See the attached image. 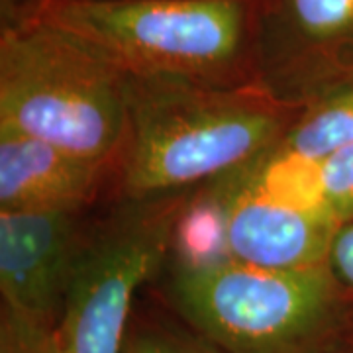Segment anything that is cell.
Segmentation results:
<instances>
[{
	"label": "cell",
	"mask_w": 353,
	"mask_h": 353,
	"mask_svg": "<svg viewBox=\"0 0 353 353\" xmlns=\"http://www.w3.org/2000/svg\"><path fill=\"white\" fill-rule=\"evenodd\" d=\"M253 63L257 87L290 108L353 85V0H267Z\"/></svg>",
	"instance_id": "7"
},
{
	"label": "cell",
	"mask_w": 353,
	"mask_h": 353,
	"mask_svg": "<svg viewBox=\"0 0 353 353\" xmlns=\"http://www.w3.org/2000/svg\"><path fill=\"white\" fill-rule=\"evenodd\" d=\"M130 77L36 16L0 36V128L92 163L124 150Z\"/></svg>",
	"instance_id": "4"
},
{
	"label": "cell",
	"mask_w": 353,
	"mask_h": 353,
	"mask_svg": "<svg viewBox=\"0 0 353 353\" xmlns=\"http://www.w3.org/2000/svg\"><path fill=\"white\" fill-rule=\"evenodd\" d=\"M81 248L75 212H0L2 310L53 328Z\"/></svg>",
	"instance_id": "8"
},
{
	"label": "cell",
	"mask_w": 353,
	"mask_h": 353,
	"mask_svg": "<svg viewBox=\"0 0 353 353\" xmlns=\"http://www.w3.org/2000/svg\"><path fill=\"white\" fill-rule=\"evenodd\" d=\"M181 212L175 194L130 201L83 243L53 328L2 312L0 353H124L134 299L163 261Z\"/></svg>",
	"instance_id": "5"
},
{
	"label": "cell",
	"mask_w": 353,
	"mask_h": 353,
	"mask_svg": "<svg viewBox=\"0 0 353 353\" xmlns=\"http://www.w3.org/2000/svg\"><path fill=\"white\" fill-rule=\"evenodd\" d=\"M34 16L128 77L230 87L255 59L250 0H46Z\"/></svg>",
	"instance_id": "2"
},
{
	"label": "cell",
	"mask_w": 353,
	"mask_h": 353,
	"mask_svg": "<svg viewBox=\"0 0 353 353\" xmlns=\"http://www.w3.org/2000/svg\"><path fill=\"white\" fill-rule=\"evenodd\" d=\"M290 110L261 87L130 77L126 196L152 201L240 171L277 145Z\"/></svg>",
	"instance_id": "1"
},
{
	"label": "cell",
	"mask_w": 353,
	"mask_h": 353,
	"mask_svg": "<svg viewBox=\"0 0 353 353\" xmlns=\"http://www.w3.org/2000/svg\"><path fill=\"white\" fill-rule=\"evenodd\" d=\"M106 167L0 128V212H77Z\"/></svg>",
	"instance_id": "9"
},
{
	"label": "cell",
	"mask_w": 353,
	"mask_h": 353,
	"mask_svg": "<svg viewBox=\"0 0 353 353\" xmlns=\"http://www.w3.org/2000/svg\"><path fill=\"white\" fill-rule=\"evenodd\" d=\"M124 353H226L192 330L153 324L128 336Z\"/></svg>",
	"instance_id": "12"
},
{
	"label": "cell",
	"mask_w": 353,
	"mask_h": 353,
	"mask_svg": "<svg viewBox=\"0 0 353 353\" xmlns=\"http://www.w3.org/2000/svg\"><path fill=\"white\" fill-rule=\"evenodd\" d=\"M328 265L345 294L353 296V222L338 232L330 252Z\"/></svg>",
	"instance_id": "13"
},
{
	"label": "cell",
	"mask_w": 353,
	"mask_h": 353,
	"mask_svg": "<svg viewBox=\"0 0 353 353\" xmlns=\"http://www.w3.org/2000/svg\"><path fill=\"white\" fill-rule=\"evenodd\" d=\"M169 296L192 332L226 353H340L345 290L330 265L263 269L181 259Z\"/></svg>",
	"instance_id": "3"
},
{
	"label": "cell",
	"mask_w": 353,
	"mask_h": 353,
	"mask_svg": "<svg viewBox=\"0 0 353 353\" xmlns=\"http://www.w3.org/2000/svg\"><path fill=\"white\" fill-rule=\"evenodd\" d=\"M318 201L340 228L353 222V145L312 167Z\"/></svg>",
	"instance_id": "11"
},
{
	"label": "cell",
	"mask_w": 353,
	"mask_h": 353,
	"mask_svg": "<svg viewBox=\"0 0 353 353\" xmlns=\"http://www.w3.org/2000/svg\"><path fill=\"white\" fill-rule=\"evenodd\" d=\"M216 232L222 255L263 269L326 265L341 228L318 201L312 167L265 153L222 176Z\"/></svg>",
	"instance_id": "6"
},
{
	"label": "cell",
	"mask_w": 353,
	"mask_h": 353,
	"mask_svg": "<svg viewBox=\"0 0 353 353\" xmlns=\"http://www.w3.org/2000/svg\"><path fill=\"white\" fill-rule=\"evenodd\" d=\"M347 145H353V85L306 104L267 155L314 167Z\"/></svg>",
	"instance_id": "10"
}]
</instances>
